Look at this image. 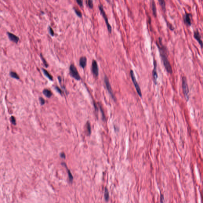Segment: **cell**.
Segmentation results:
<instances>
[{
	"instance_id": "6da1fadb",
	"label": "cell",
	"mask_w": 203,
	"mask_h": 203,
	"mask_svg": "<svg viewBox=\"0 0 203 203\" xmlns=\"http://www.w3.org/2000/svg\"><path fill=\"white\" fill-rule=\"evenodd\" d=\"M162 38H159L158 43H156V45L158 48L160 55L166 70L169 74H172V70L171 64L168 58L167 53V49L166 47L163 45L162 44Z\"/></svg>"
},
{
	"instance_id": "7a4b0ae2",
	"label": "cell",
	"mask_w": 203,
	"mask_h": 203,
	"mask_svg": "<svg viewBox=\"0 0 203 203\" xmlns=\"http://www.w3.org/2000/svg\"><path fill=\"white\" fill-rule=\"evenodd\" d=\"M99 8L100 12V14L103 17V18L104 19V21H105L106 25L108 32L110 33H111V31H112V28H111V25L109 23L108 17H107L106 14V12H105L103 6L100 4V5H99Z\"/></svg>"
},
{
	"instance_id": "3957f363",
	"label": "cell",
	"mask_w": 203,
	"mask_h": 203,
	"mask_svg": "<svg viewBox=\"0 0 203 203\" xmlns=\"http://www.w3.org/2000/svg\"><path fill=\"white\" fill-rule=\"evenodd\" d=\"M182 81L184 94L186 100L188 101L189 99V90L188 83H187V79L184 76L182 77Z\"/></svg>"
},
{
	"instance_id": "277c9868",
	"label": "cell",
	"mask_w": 203,
	"mask_h": 203,
	"mask_svg": "<svg viewBox=\"0 0 203 203\" xmlns=\"http://www.w3.org/2000/svg\"><path fill=\"white\" fill-rule=\"evenodd\" d=\"M69 70L70 74L72 77L77 81L81 79V77L78 72L77 69L74 64H71Z\"/></svg>"
},
{
	"instance_id": "5b68a950",
	"label": "cell",
	"mask_w": 203,
	"mask_h": 203,
	"mask_svg": "<svg viewBox=\"0 0 203 203\" xmlns=\"http://www.w3.org/2000/svg\"><path fill=\"white\" fill-rule=\"evenodd\" d=\"M130 74L132 80L134 85L135 86V89H136V92H137L138 94V95H139L141 97H142V94L140 87L139 84H138V83H137V81H136L133 71L132 70H131L130 71Z\"/></svg>"
},
{
	"instance_id": "8992f818",
	"label": "cell",
	"mask_w": 203,
	"mask_h": 203,
	"mask_svg": "<svg viewBox=\"0 0 203 203\" xmlns=\"http://www.w3.org/2000/svg\"><path fill=\"white\" fill-rule=\"evenodd\" d=\"M192 15L191 13L186 12L183 16L184 23L188 27H190L192 25Z\"/></svg>"
},
{
	"instance_id": "52a82bcc",
	"label": "cell",
	"mask_w": 203,
	"mask_h": 203,
	"mask_svg": "<svg viewBox=\"0 0 203 203\" xmlns=\"http://www.w3.org/2000/svg\"><path fill=\"white\" fill-rule=\"evenodd\" d=\"M104 81L107 90H108V92H109V94H110L112 99H113L115 101H116V97H115L114 95L112 88H111V86L110 85V82H109V79H108V77H107L106 76H105Z\"/></svg>"
},
{
	"instance_id": "ba28073f",
	"label": "cell",
	"mask_w": 203,
	"mask_h": 203,
	"mask_svg": "<svg viewBox=\"0 0 203 203\" xmlns=\"http://www.w3.org/2000/svg\"><path fill=\"white\" fill-rule=\"evenodd\" d=\"M193 36L194 38L197 40L201 48H203V42L201 36L198 29L194 31Z\"/></svg>"
},
{
	"instance_id": "9c48e42d",
	"label": "cell",
	"mask_w": 203,
	"mask_h": 203,
	"mask_svg": "<svg viewBox=\"0 0 203 203\" xmlns=\"http://www.w3.org/2000/svg\"><path fill=\"white\" fill-rule=\"evenodd\" d=\"M92 74L95 77H97L99 75V67L96 61L93 60L92 64Z\"/></svg>"
},
{
	"instance_id": "30bf717a",
	"label": "cell",
	"mask_w": 203,
	"mask_h": 203,
	"mask_svg": "<svg viewBox=\"0 0 203 203\" xmlns=\"http://www.w3.org/2000/svg\"><path fill=\"white\" fill-rule=\"evenodd\" d=\"M7 33L9 39H10V40L16 43H17L18 42L19 40H20L18 37L15 35L11 33L7 32Z\"/></svg>"
},
{
	"instance_id": "8fae6325",
	"label": "cell",
	"mask_w": 203,
	"mask_h": 203,
	"mask_svg": "<svg viewBox=\"0 0 203 203\" xmlns=\"http://www.w3.org/2000/svg\"><path fill=\"white\" fill-rule=\"evenodd\" d=\"M154 70L153 71V76L154 79V82L155 84H156L157 83V79L158 75L157 72V62L156 61L154 60Z\"/></svg>"
},
{
	"instance_id": "7c38bea8",
	"label": "cell",
	"mask_w": 203,
	"mask_h": 203,
	"mask_svg": "<svg viewBox=\"0 0 203 203\" xmlns=\"http://www.w3.org/2000/svg\"><path fill=\"white\" fill-rule=\"evenodd\" d=\"M87 59L85 56H82L79 60V65L82 68H85L87 65Z\"/></svg>"
},
{
	"instance_id": "4fadbf2b",
	"label": "cell",
	"mask_w": 203,
	"mask_h": 203,
	"mask_svg": "<svg viewBox=\"0 0 203 203\" xmlns=\"http://www.w3.org/2000/svg\"><path fill=\"white\" fill-rule=\"evenodd\" d=\"M151 8H152L153 15L155 17H156L157 9L156 5H155V2L154 1V0H152V1H151Z\"/></svg>"
},
{
	"instance_id": "5bb4252c",
	"label": "cell",
	"mask_w": 203,
	"mask_h": 203,
	"mask_svg": "<svg viewBox=\"0 0 203 203\" xmlns=\"http://www.w3.org/2000/svg\"><path fill=\"white\" fill-rule=\"evenodd\" d=\"M41 70L45 76L47 78L49 79L50 80L53 81V76L49 74V72L47 70H45V69L42 68Z\"/></svg>"
},
{
	"instance_id": "9a60e30c",
	"label": "cell",
	"mask_w": 203,
	"mask_h": 203,
	"mask_svg": "<svg viewBox=\"0 0 203 203\" xmlns=\"http://www.w3.org/2000/svg\"><path fill=\"white\" fill-rule=\"evenodd\" d=\"M162 10L164 12L166 11V3L165 0H158Z\"/></svg>"
},
{
	"instance_id": "2e32d148",
	"label": "cell",
	"mask_w": 203,
	"mask_h": 203,
	"mask_svg": "<svg viewBox=\"0 0 203 203\" xmlns=\"http://www.w3.org/2000/svg\"><path fill=\"white\" fill-rule=\"evenodd\" d=\"M43 94L47 98H50L52 97L53 95L52 92L48 89H45L43 91Z\"/></svg>"
},
{
	"instance_id": "e0dca14e",
	"label": "cell",
	"mask_w": 203,
	"mask_h": 203,
	"mask_svg": "<svg viewBox=\"0 0 203 203\" xmlns=\"http://www.w3.org/2000/svg\"><path fill=\"white\" fill-rule=\"evenodd\" d=\"M62 165H64V166H65V167H66V169H67V173H68L69 178L70 181V182H72V181H73V179H74V178H73V176H72V173H71L70 171V170H69L68 169H67V167H66V163H62Z\"/></svg>"
},
{
	"instance_id": "ac0fdd59",
	"label": "cell",
	"mask_w": 203,
	"mask_h": 203,
	"mask_svg": "<svg viewBox=\"0 0 203 203\" xmlns=\"http://www.w3.org/2000/svg\"><path fill=\"white\" fill-rule=\"evenodd\" d=\"M10 75L11 77L13 78V79H15L18 80L20 79V77H19L17 74L15 72H11L10 73Z\"/></svg>"
},
{
	"instance_id": "d6986e66",
	"label": "cell",
	"mask_w": 203,
	"mask_h": 203,
	"mask_svg": "<svg viewBox=\"0 0 203 203\" xmlns=\"http://www.w3.org/2000/svg\"><path fill=\"white\" fill-rule=\"evenodd\" d=\"M104 196V198L106 201H108V199H109V192H108V189H107L106 188H105V189Z\"/></svg>"
},
{
	"instance_id": "ffe728a7",
	"label": "cell",
	"mask_w": 203,
	"mask_h": 203,
	"mask_svg": "<svg viewBox=\"0 0 203 203\" xmlns=\"http://www.w3.org/2000/svg\"><path fill=\"white\" fill-rule=\"evenodd\" d=\"M99 108H100V111H101L102 115V119L103 120H106V117L105 116L104 112V110L103 108L102 107V106L100 105V104H99Z\"/></svg>"
},
{
	"instance_id": "44dd1931",
	"label": "cell",
	"mask_w": 203,
	"mask_h": 203,
	"mask_svg": "<svg viewBox=\"0 0 203 203\" xmlns=\"http://www.w3.org/2000/svg\"><path fill=\"white\" fill-rule=\"evenodd\" d=\"M40 57H41L43 63L45 67H48V63H47L44 57H43V56L42 54H40Z\"/></svg>"
},
{
	"instance_id": "7402d4cb",
	"label": "cell",
	"mask_w": 203,
	"mask_h": 203,
	"mask_svg": "<svg viewBox=\"0 0 203 203\" xmlns=\"http://www.w3.org/2000/svg\"><path fill=\"white\" fill-rule=\"evenodd\" d=\"M87 4L90 9H92L93 8V3L92 0H87Z\"/></svg>"
},
{
	"instance_id": "603a6c76",
	"label": "cell",
	"mask_w": 203,
	"mask_h": 203,
	"mask_svg": "<svg viewBox=\"0 0 203 203\" xmlns=\"http://www.w3.org/2000/svg\"><path fill=\"white\" fill-rule=\"evenodd\" d=\"M74 11H75V13H76V15L77 16L79 17L82 18V12H80L79 10L77 9H76L74 8Z\"/></svg>"
},
{
	"instance_id": "cb8c5ba5",
	"label": "cell",
	"mask_w": 203,
	"mask_h": 203,
	"mask_svg": "<svg viewBox=\"0 0 203 203\" xmlns=\"http://www.w3.org/2000/svg\"><path fill=\"white\" fill-rule=\"evenodd\" d=\"M54 88V89H55V90H56V91H57L58 93H59L60 94L62 95V92L61 89L59 87L57 86H55Z\"/></svg>"
},
{
	"instance_id": "d4e9b609",
	"label": "cell",
	"mask_w": 203,
	"mask_h": 203,
	"mask_svg": "<svg viewBox=\"0 0 203 203\" xmlns=\"http://www.w3.org/2000/svg\"><path fill=\"white\" fill-rule=\"evenodd\" d=\"M48 31H49L50 34V35L51 36L53 37L54 35H55V33H54V31L53 30L52 28L50 26L48 27Z\"/></svg>"
},
{
	"instance_id": "484cf974",
	"label": "cell",
	"mask_w": 203,
	"mask_h": 203,
	"mask_svg": "<svg viewBox=\"0 0 203 203\" xmlns=\"http://www.w3.org/2000/svg\"><path fill=\"white\" fill-rule=\"evenodd\" d=\"M87 129L89 135L91 133V127L90 123L88 122L87 124Z\"/></svg>"
},
{
	"instance_id": "4316f807",
	"label": "cell",
	"mask_w": 203,
	"mask_h": 203,
	"mask_svg": "<svg viewBox=\"0 0 203 203\" xmlns=\"http://www.w3.org/2000/svg\"><path fill=\"white\" fill-rule=\"evenodd\" d=\"M39 102H40V104L41 105L43 106L45 104V99H44L43 98L40 97L39 98Z\"/></svg>"
},
{
	"instance_id": "83f0119b",
	"label": "cell",
	"mask_w": 203,
	"mask_h": 203,
	"mask_svg": "<svg viewBox=\"0 0 203 203\" xmlns=\"http://www.w3.org/2000/svg\"><path fill=\"white\" fill-rule=\"evenodd\" d=\"M11 121L12 124L16 125V121L15 118L13 116H11Z\"/></svg>"
},
{
	"instance_id": "f1b7e54d",
	"label": "cell",
	"mask_w": 203,
	"mask_h": 203,
	"mask_svg": "<svg viewBox=\"0 0 203 203\" xmlns=\"http://www.w3.org/2000/svg\"><path fill=\"white\" fill-rule=\"evenodd\" d=\"M77 3L80 6L82 7L83 6V3L82 0H76Z\"/></svg>"
},
{
	"instance_id": "f546056e",
	"label": "cell",
	"mask_w": 203,
	"mask_h": 203,
	"mask_svg": "<svg viewBox=\"0 0 203 203\" xmlns=\"http://www.w3.org/2000/svg\"><path fill=\"white\" fill-rule=\"evenodd\" d=\"M167 25L169 29H170L171 31H173V30H174L175 28H174V27L172 25L170 24V23H168Z\"/></svg>"
},
{
	"instance_id": "4dcf8cb0",
	"label": "cell",
	"mask_w": 203,
	"mask_h": 203,
	"mask_svg": "<svg viewBox=\"0 0 203 203\" xmlns=\"http://www.w3.org/2000/svg\"><path fill=\"white\" fill-rule=\"evenodd\" d=\"M164 196L163 195L161 194L160 196V202H163V200H164Z\"/></svg>"
},
{
	"instance_id": "1f68e13d",
	"label": "cell",
	"mask_w": 203,
	"mask_h": 203,
	"mask_svg": "<svg viewBox=\"0 0 203 203\" xmlns=\"http://www.w3.org/2000/svg\"><path fill=\"white\" fill-rule=\"evenodd\" d=\"M60 157L62 158H66V155H65L64 153H62L61 154H60Z\"/></svg>"
},
{
	"instance_id": "d6a6232c",
	"label": "cell",
	"mask_w": 203,
	"mask_h": 203,
	"mask_svg": "<svg viewBox=\"0 0 203 203\" xmlns=\"http://www.w3.org/2000/svg\"><path fill=\"white\" fill-rule=\"evenodd\" d=\"M106 1H108V2H109H109H110V0H106Z\"/></svg>"
}]
</instances>
